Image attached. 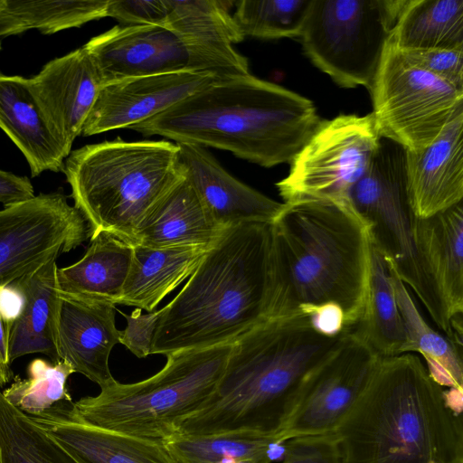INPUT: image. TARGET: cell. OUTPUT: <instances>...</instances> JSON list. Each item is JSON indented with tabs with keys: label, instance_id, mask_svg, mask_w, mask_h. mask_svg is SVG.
Returning a JSON list of instances; mask_svg holds the SVG:
<instances>
[{
	"label": "cell",
	"instance_id": "1",
	"mask_svg": "<svg viewBox=\"0 0 463 463\" xmlns=\"http://www.w3.org/2000/svg\"><path fill=\"white\" fill-rule=\"evenodd\" d=\"M372 240L350 200L283 203L271 222L267 318L304 315L327 335L352 331L366 303Z\"/></svg>",
	"mask_w": 463,
	"mask_h": 463
},
{
	"label": "cell",
	"instance_id": "2",
	"mask_svg": "<svg viewBox=\"0 0 463 463\" xmlns=\"http://www.w3.org/2000/svg\"><path fill=\"white\" fill-rule=\"evenodd\" d=\"M462 397L411 353L381 357L333 433L340 463H463Z\"/></svg>",
	"mask_w": 463,
	"mask_h": 463
},
{
	"label": "cell",
	"instance_id": "3",
	"mask_svg": "<svg viewBox=\"0 0 463 463\" xmlns=\"http://www.w3.org/2000/svg\"><path fill=\"white\" fill-rule=\"evenodd\" d=\"M342 335H325L300 314L260 323L232 343L214 392L177 433L238 431L279 440L305 380Z\"/></svg>",
	"mask_w": 463,
	"mask_h": 463
},
{
	"label": "cell",
	"instance_id": "4",
	"mask_svg": "<svg viewBox=\"0 0 463 463\" xmlns=\"http://www.w3.org/2000/svg\"><path fill=\"white\" fill-rule=\"evenodd\" d=\"M321 120L310 99L249 73L216 80L128 128L272 167L290 164Z\"/></svg>",
	"mask_w": 463,
	"mask_h": 463
},
{
	"label": "cell",
	"instance_id": "5",
	"mask_svg": "<svg viewBox=\"0 0 463 463\" xmlns=\"http://www.w3.org/2000/svg\"><path fill=\"white\" fill-rule=\"evenodd\" d=\"M271 222L226 229L165 306L151 354L233 343L265 321Z\"/></svg>",
	"mask_w": 463,
	"mask_h": 463
},
{
	"label": "cell",
	"instance_id": "6",
	"mask_svg": "<svg viewBox=\"0 0 463 463\" xmlns=\"http://www.w3.org/2000/svg\"><path fill=\"white\" fill-rule=\"evenodd\" d=\"M62 171L90 238L105 232L131 245L147 213L184 175L177 143L120 137L71 152Z\"/></svg>",
	"mask_w": 463,
	"mask_h": 463
},
{
	"label": "cell",
	"instance_id": "7",
	"mask_svg": "<svg viewBox=\"0 0 463 463\" xmlns=\"http://www.w3.org/2000/svg\"><path fill=\"white\" fill-rule=\"evenodd\" d=\"M232 343L166 355L165 366L140 382L117 381L95 396L73 402L87 422L111 430L164 440L201 411L221 380Z\"/></svg>",
	"mask_w": 463,
	"mask_h": 463
},
{
	"label": "cell",
	"instance_id": "8",
	"mask_svg": "<svg viewBox=\"0 0 463 463\" xmlns=\"http://www.w3.org/2000/svg\"><path fill=\"white\" fill-rule=\"evenodd\" d=\"M407 0H311L299 36L312 63L339 86H372Z\"/></svg>",
	"mask_w": 463,
	"mask_h": 463
},
{
	"label": "cell",
	"instance_id": "9",
	"mask_svg": "<svg viewBox=\"0 0 463 463\" xmlns=\"http://www.w3.org/2000/svg\"><path fill=\"white\" fill-rule=\"evenodd\" d=\"M369 90L381 137L409 151L429 146L463 104V90L413 66L390 43Z\"/></svg>",
	"mask_w": 463,
	"mask_h": 463
},
{
	"label": "cell",
	"instance_id": "10",
	"mask_svg": "<svg viewBox=\"0 0 463 463\" xmlns=\"http://www.w3.org/2000/svg\"><path fill=\"white\" fill-rule=\"evenodd\" d=\"M382 137L372 113L321 120L276 184L283 203L300 199L349 200L369 167Z\"/></svg>",
	"mask_w": 463,
	"mask_h": 463
},
{
	"label": "cell",
	"instance_id": "11",
	"mask_svg": "<svg viewBox=\"0 0 463 463\" xmlns=\"http://www.w3.org/2000/svg\"><path fill=\"white\" fill-rule=\"evenodd\" d=\"M349 200L369 225L373 247L419 298L420 281L412 242L415 216L407 193L405 149L382 137L369 167L352 188Z\"/></svg>",
	"mask_w": 463,
	"mask_h": 463
},
{
	"label": "cell",
	"instance_id": "12",
	"mask_svg": "<svg viewBox=\"0 0 463 463\" xmlns=\"http://www.w3.org/2000/svg\"><path fill=\"white\" fill-rule=\"evenodd\" d=\"M90 230L61 192L39 194L0 210V288L81 245Z\"/></svg>",
	"mask_w": 463,
	"mask_h": 463
},
{
	"label": "cell",
	"instance_id": "13",
	"mask_svg": "<svg viewBox=\"0 0 463 463\" xmlns=\"http://www.w3.org/2000/svg\"><path fill=\"white\" fill-rule=\"evenodd\" d=\"M380 358L353 331L344 333L307 375L278 439L334 433L364 393Z\"/></svg>",
	"mask_w": 463,
	"mask_h": 463
},
{
	"label": "cell",
	"instance_id": "14",
	"mask_svg": "<svg viewBox=\"0 0 463 463\" xmlns=\"http://www.w3.org/2000/svg\"><path fill=\"white\" fill-rule=\"evenodd\" d=\"M412 242L420 281L419 299L453 342L452 325L463 314L462 202L428 218L414 217Z\"/></svg>",
	"mask_w": 463,
	"mask_h": 463
},
{
	"label": "cell",
	"instance_id": "15",
	"mask_svg": "<svg viewBox=\"0 0 463 463\" xmlns=\"http://www.w3.org/2000/svg\"><path fill=\"white\" fill-rule=\"evenodd\" d=\"M214 75L194 71L125 79L102 84L83 124L88 137L128 128L202 90Z\"/></svg>",
	"mask_w": 463,
	"mask_h": 463
},
{
	"label": "cell",
	"instance_id": "16",
	"mask_svg": "<svg viewBox=\"0 0 463 463\" xmlns=\"http://www.w3.org/2000/svg\"><path fill=\"white\" fill-rule=\"evenodd\" d=\"M165 2V27L181 41L193 71L211 73L219 80L250 73L248 60L233 47L244 39L230 14L234 2Z\"/></svg>",
	"mask_w": 463,
	"mask_h": 463
},
{
	"label": "cell",
	"instance_id": "17",
	"mask_svg": "<svg viewBox=\"0 0 463 463\" xmlns=\"http://www.w3.org/2000/svg\"><path fill=\"white\" fill-rule=\"evenodd\" d=\"M83 47L102 84L130 78L193 71L181 41L165 26L115 25L91 38Z\"/></svg>",
	"mask_w": 463,
	"mask_h": 463
},
{
	"label": "cell",
	"instance_id": "18",
	"mask_svg": "<svg viewBox=\"0 0 463 463\" xmlns=\"http://www.w3.org/2000/svg\"><path fill=\"white\" fill-rule=\"evenodd\" d=\"M77 463H179L164 442L92 425L61 401L29 415Z\"/></svg>",
	"mask_w": 463,
	"mask_h": 463
},
{
	"label": "cell",
	"instance_id": "19",
	"mask_svg": "<svg viewBox=\"0 0 463 463\" xmlns=\"http://www.w3.org/2000/svg\"><path fill=\"white\" fill-rule=\"evenodd\" d=\"M463 104L439 136L418 151L405 150L407 193L416 218H428L462 202Z\"/></svg>",
	"mask_w": 463,
	"mask_h": 463
},
{
	"label": "cell",
	"instance_id": "20",
	"mask_svg": "<svg viewBox=\"0 0 463 463\" xmlns=\"http://www.w3.org/2000/svg\"><path fill=\"white\" fill-rule=\"evenodd\" d=\"M115 311L114 305L60 292L55 329L58 358L100 388L116 381L109 366V354L119 343Z\"/></svg>",
	"mask_w": 463,
	"mask_h": 463
},
{
	"label": "cell",
	"instance_id": "21",
	"mask_svg": "<svg viewBox=\"0 0 463 463\" xmlns=\"http://www.w3.org/2000/svg\"><path fill=\"white\" fill-rule=\"evenodd\" d=\"M184 175L222 230L248 222H272L283 207L229 174L207 148L178 144Z\"/></svg>",
	"mask_w": 463,
	"mask_h": 463
},
{
	"label": "cell",
	"instance_id": "22",
	"mask_svg": "<svg viewBox=\"0 0 463 463\" xmlns=\"http://www.w3.org/2000/svg\"><path fill=\"white\" fill-rule=\"evenodd\" d=\"M47 118L71 152L102 83L84 47L53 59L29 79Z\"/></svg>",
	"mask_w": 463,
	"mask_h": 463
},
{
	"label": "cell",
	"instance_id": "23",
	"mask_svg": "<svg viewBox=\"0 0 463 463\" xmlns=\"http://www.w3.org/2000/svg\"><path fill=\"white\" fill-rule=\"evenodd\" d=\"M0 128L24 154L32 176L62 171L71 152L44 114L29 79L0 74Z\"/></svg>",
	"mask_w": 463,
	"mask_h": 463
},
{
	"label": "cell",
	"instance_id": "24",
	"mask_svg": "<svg viewBox=\"0 0 463 463\" xmlns=\"http://www.w3.org/2000/svg\"><path fill=\"white\" fill-rule=\"evenodd\" d=\"M224 231L213 222L184 175L145 217L137 231L135 245L210 247Z\"/></svg>",
	"mask_w": 463,
	"mask_h": 463
},
{
	"label": "cell",
	"instance_id": "25",
	"mask_svg": "<svg viewBox=\"0 0 463 463\" xmlns=\"http://www.w3.org/2000/svg\"><path fill=\"white\" fill-rule=\"evenodd\" d=\"M133 245L108 232L90 238L77 262L58 268V289L69 297L118 305L132 260Z\"/></svg>",
	"mask_w": 463,
	"mask_h": 463
},
{
	"label": "cell",
	"instance_id": "26",
	"mask_svg": "<svg viewBox=\"0 0 463 463\" xmlns=\"http://www.w3.org/2000/svg\"><path fill=\"white\" fill-rule=\"evenodd\" d=\"M210 247L134 245L118 305L154 311L165 296L194 273Z\"/></svg>",
	"mask_w": 463,
	"mask_h": 463
},
{
	"label": "cell",
	"instance_id": "27",
	"mask_svg": "<svg viewBox=\"0 0 463 463\" xmlns=\"http://www.w3.org/2000/svg\"><path fill=\"white\" fill-rule=\"evenodd\" d=\"M56 260H51L14 284L22 291L24 307L8 336V356L12 364L20 356L41 353L52 363L59 361L56 344V318L60 302Z\"/></svg>",
	"mask_w": 463,
	"mask_h": 463
},
{
	"label": "cell",
	"instance_id": "28",
	"mask_svg": "<svg viewBox=\"0 0 463 463\" xmlns=\"http://www.w3.org/2000/svg\"><path fill=\"white\" fill-rule=\"evenodd\" d=\"M388 268L405 332L401 354L419 353L425 360L429 374L438 384L463 392L461 348L426 322L408 288Z\"/></svg>",
	"mask_w": 463,
	"mask_h": 463
},
{
	"label": "cell",
	"instance_id": "29",
	"mask_svg": "<svg viewBox=\"0 0 463 463\" xmlns=\"http://www.w3.org/2000/svg\"><path fill=\"white\" fill-rule=\"evenodd\" d=\"M390 43L399 51L463 49V0H407Z\"/></svg>",
	"mask_w": 463,
	"mask_h": 463
},
{
	"label": "cell",
	"instance_id": "30",
	"mask_svg": "<svg viewBox=\"0 0 463 463\" xmlns=\"http://www.w3.org/2000/svg\"><path fill=\"white\" fill-rule=\"evenodd\" d=\"M352 331L379 357L401 354L405 341L402 318L389 268L373 245L367 299L363 316Z\"/></svg>",
	"mask_w": 463,
	"mask_h": 463
},
{
	"label": "cell",
	"instance_id": "31",
	"mask_svg": "<svg viewBox=\"0 0 463 463\" xmlns=\"http://www.w3.org/2000/svg\"><path fill=\"white\" fill-rule=\"evenodd\" d=\"M179 463H220L226 460L282 457V443L248 432L207 435L175 433L162 440Z\"/></svg>",
	"mask_w": 463,
	"mask_h": 463
},
{
	"label": "cell",
	"instance_id": "32",
	"mask_svg": "<svg viewBox=\"0 0 463 463\" xmlns=\"http://www.w3.org/2000/svg\"><path fill=\"white\" fill-rule=\"evenodd\" d=\"M1 463H77L28 414L0 391Z\"/></svg>",
	"mask_w": 463,
	"mask_h": 463
},
{
	"label": "cell",
	"instance_id": "33",
	"mask_svg": "<svg viewBox=\"0 0 463 463\" xmlns=\"http://www.w3.org/2000/svg\"><path fill=\"white\" fill-rule=\"evenodd\" d=\"M311 0H241L234 22L243 38L279 39L301 35Z\"/></svg>",
	"mask_w": 463,
	"mask_h": 463
},
{
	"label": "cell",
	"instance_id": "34",
	"mask_svg": "<svg viewBox=\"0 0 463 463\" xmlns=\"http://www.w3.org/2000/svg\"><path fill=\"white\" fill-rule=\"evenodd\" d=\"M109 0H3L28 29L54 33L107 16Z\"/></svg>",
	"mask_w": 463,
	"mask_h": 463
},
{
	"label": "cell",
	"instance_id": "35",
	"mask_svg": "<svg viewBox=\"0 0 463 463\" xmlns=\"http://www.w3.org/2000/svg\"><path fill=\"white\" fill-rule=\"evenodd\" d=\"M73 373V368L61 360L51 364L34 359L28 366V378L15 376L14 383L2 392L20 411L37 415L59 402H72L66 384Z\"/></svg>",
	"mask_w": 463,
	"mask_h": 463
},
{
	"label": "cell",
	"instance_id": "36",
	"mask_svg": "<svg viewBox=\"0 0 463 463\" xmlns=\"http://www.w3.org/2000/svg\"><path fill=\"white\" fill-rule=\"evenodd\" d=\"M399 52L413 66L444 80L459 90H463V49Z\"/></svg>",
	"mask_w": 463,
	"mask_h": 463
},
{
	"label": "cell",
	"instance_id": "37",
	"mask_svg": "<svg viewBox=\"0 0 463 463\" xmlns=\"http://www.w3.org/2000/svg\"><path fill=\"white\" fill-rule=\"evenodd\" d=\"M282 446L280 463H340L333 433L296 437Z\"/></svg>",
	"mask_w": 463,
	"mask_h": 463
},
{
	"label": "cell",
	"instance_id": "38",
	"mask_svg": "<svg viewBox=\"0 0 463 463\" xmlns=\"http://www.w3.org/2000/svg\"><path fill=\"white\" fill-rule=\"evenodd\" d=\"M165 0H109L107 16L120 25L151 24L165 26L167 19Z\"/></svg>",
	"mask_w": 463,
	"mask_h": 463
},
{
	"label": "cell",
	"instance_id": "39",
	"mask_svg": "<svg viewBox=\"0 0 463 463\" xmlns=\"http://www.w3.org/2000/svg\"><path fill=\"white\" fill-rule=\"evenodd\" d=\"M163 311L164 308H161L142 314V309L136 308L130 315L122 313L127 320V326L119 331V343L137 358L151 354L154 335Z\"/></svg>",
	"mask_w": 463,
	"mask_h": 463
},
{
	"label": "cell",
	"instance_id": "40",
	"mask_svg": "<svg viewBox=\"0 0 463 463\" xmlns=\"http://www.w3.org/2000/svg\"><path fill=\"white\" fill-rule=\"evenodd\" d=\"M33 196V187L27 177L0 170V203L8 205Z\"/></svg>",
	"mask_w": 463,
	"mask_h": 463
},
{
	"label": "cell",
	"instance_id": "41",
	"mask_svg": "<svg viewBox=\"0 0 463 463\" xmlns=\"http://www.w3.org/2000/svg\"><path fill=\"white\" fill-rule=\"evenodd\" d=\"M24 295L14 282L0 288V317L10 330L24 307Z\"/></svg>",
	"mask_w": 463,
	"mask_h": 463
},
{
	"label": "cell",
	"instance_id": "42",
	"mask_svg": "<svg viewBox=\"0 0 463 463\" xmlns=\"http://www.w3.org/2000/svg\"><path fill=\"white\" fill-rule=\"evenodd\" d=\"M10 330L0 317V386H4L14 376L8 356V336Z\"/></svg>",
	"mask_w": 463,
	"mask_h": 463
},
{
	"label": "cell",
	"instance_id": "43",
	"mask_svg": "<svg viewBox=\"0 0 463 463\" xmlns=\"http://www.w3.org/2000/svg\"><path fill=\"white\" fill-rule=\"evenodd\" d=\"M29 30L20 20L8 13L0 0V50L3 38Z\"/></svg>",
	"mask_w": 463,
	"mask_h": 463
},
{
	"label": "cell",
	"instance_id": "44",
	"mask_svg": "<svg viewBox=\"0 0 463 463\" xmlns=\"http://www.w3.org/2000/svg\"><path fill=\"white\" fill-rule=\"evenodd\" d=\"M220 463H272V461L267 458H259L248 460H226Z\"/></svg>",
	"mask_w": 463,
	"mask_h": 463
},
{
	"label": "cell",
	"instance_id": "45",
	"mask_svg": "<svg viewBox=\"0 0 463 463\" xmlns=\"http://www.w3.org/2000/svg\"><path fill=\"white\" fill-rule=\"evenodd\" d=\"M0 463H1V461H0Z\"/></svg>",
	"mask_w": 463,
	"mask_h": 463
}]
</instances>
